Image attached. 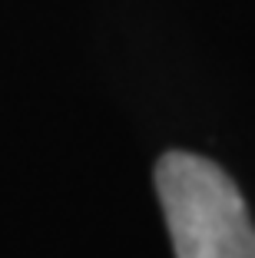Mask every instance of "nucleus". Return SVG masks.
<instances>
[{
    "mask_svg": "<svg viewBox=\"0 0 255 258\" xmlns=\"http://www.w3.org/2000/svg\"><path fill=\"white\" fill-rule=\"evenodd\" d=\"M156 192L176 258H255V225L235 182L192 152L156 162Z\"/></svg>",
    "mask_w": 255,
    "mask_h": 258,
    "instance_id": "obj_1",
    "label": "nucleus"
}]
</instances>
